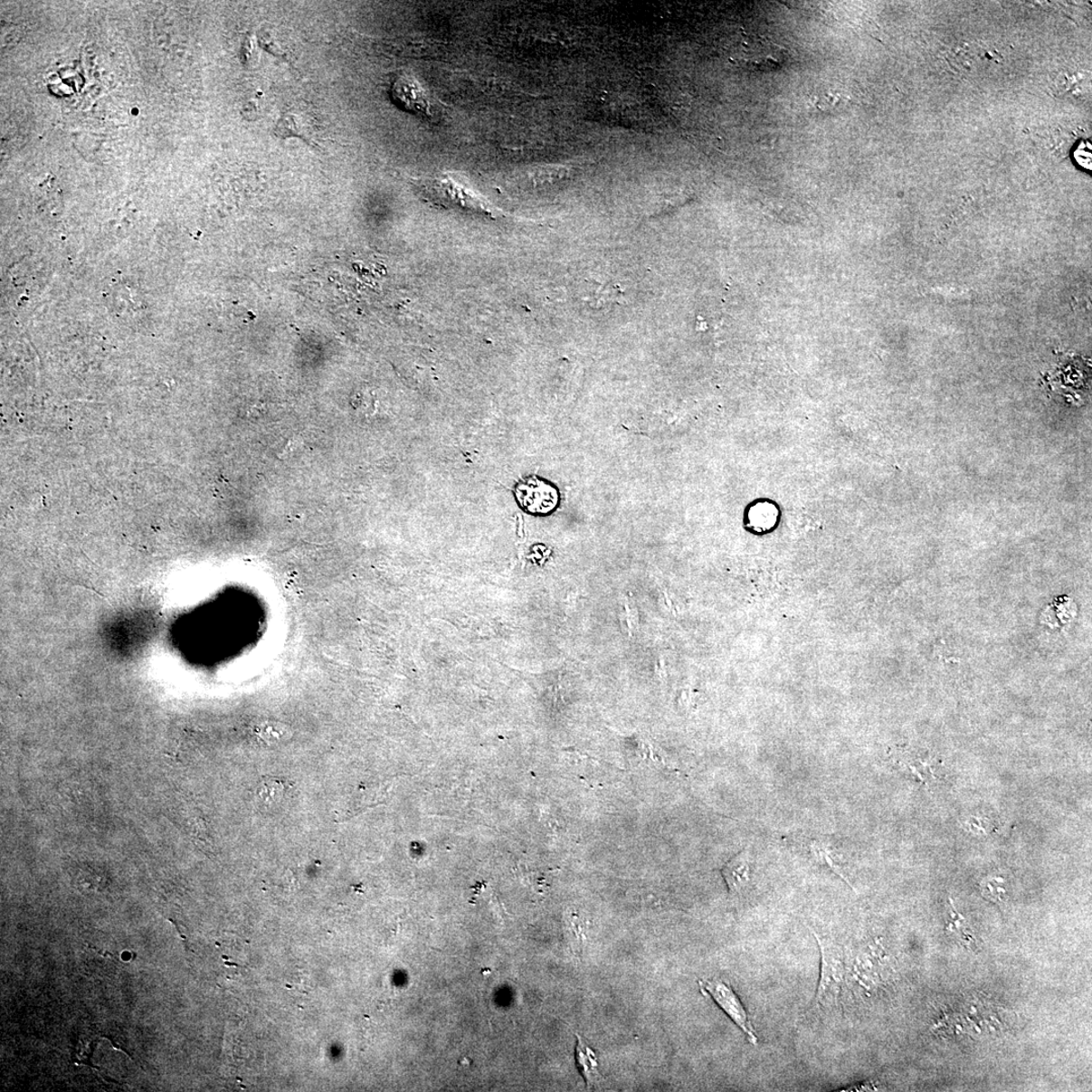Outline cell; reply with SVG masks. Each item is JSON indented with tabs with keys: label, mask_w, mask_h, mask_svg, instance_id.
<instances>
[{
	"label": "cell",
	"mask_w": 1092,
	"mask_h": 1092,
	"mask_svg": "<svg viewBox=\"0 0 1092 1092\" xmlns=\"http://www.w3.org/2000/svg\"><path fill=\"white\" fill-rule=\"evenodd\" d=\"M283 793V787L280 782L275 780L263 781L262 784L258 788V796L263 802H275L280 798Z\"/></svg>",
	"instance_id": "30bf717a"
},
{
	"label": "cell",
	"mask_w": 1092,
	"mask_h": 1092,
	"mask_svg": "<svg viewBox=\"0 0 1092 1092\" xmlns=\"http://www.w3.org/2000/svg\"><path fill=\"white\" fill-rule=\"evenodd\" d=\"M743 63L755 71H771L783 66L788 59V52L767 37L753 36L743 44Z\"/></svg>",
	"instance_id": "277c9868"
},
{
	"label": "cell",
	"mask_w": 1092,
	"mask_h": 1092,
	"mask_svg": "<svg viewBox=\"0 0 1092 1092\" xmlns=\"http://www.w3.org/2000/svg\"><path fill=\"white\" fill-rule=\"evenodd\" d=\"M392 96L406 110L417 115H430L427 93L413 77L403 75L392 86Z\"/></svg>",
	"instance_id": "5b68a950"
},
{
	"label": "cell",
	"mask_w": 1092,
	"mask_h": 1092,
	"mask_svg": "<svg viewBox=\"0 0 1092 1092\" xmlns=\"http://www.w3.org/2000/svg\"><path fill=\"white\" fill-rule=\"evenodd\" d=\"M577 1039L575 1060H577L578 1068L584 1081L587 1082L589 1087H592L601 1078L597 1056L579 1035H577Z\"/></svg>",
	"instance_id": "ba28073f"
},
{
	"label": "cell",
	"mask_w": 1092,
	"mask_h": 1092,
	"mask_svg": "<svg viewBox=\"0 0 1092 1092\" xmlns=\"http://www.w3.org/2000/svg\"><path fill=\"white\" fill-rule=\"evenodd\" d=\"M811 849L813 856L819 862L828 866L833 873L840 877L849 887L852 888V884H850L844 872V868L838 862V853L835 850L831 849L828 842L821 840L813 841Z\"/></svg>",
	"instance_id": "9c48e42d"
},
{
	"label": "cell",
	"mask_w": 1092,
	"mask_h": 1092,
	"mask_svg": "<svg viewBox=\"0 0 1092 1092\" xmlns=\"http://www.w3.org/2000/svg\"><path fill=\"white\" fill-rule=\"evenodd\" d=\"M433 189L441 194L440 196L442 197L443 200L451 201V203L453 201L455 204L464 206V208H471L488 212V206L486 204L480 201L478 197L469 192L468 189L455 184L453 180L442 179L441 182H435Z\"/></svg>",
	"instance_id": "52a82bcc"
},
{
	"label": "cell",
	"mask_w": 1092,
	"mask_h": 1092,
	"mask_svg": "<svg viewBox=\"0 0 1092 1092\" xmlns=\"http://www.w3.org/2000/svg\"><path fill=\"white\" fill-rule=\"evenodd\" d=\"M699 985L701 992L709 994L728 1018L742 1030L749 1042L754 1046L758 1045L759 1038L756 1036L749 1013L732 986L721 979L704 980V982H699Z\"/></svg>",
	"instance_id": "7a4b0ae2"
},
{
	"label": "cell",
	"mask_w": 1092,
	"mask_h": 1092,
	"mask_svg": "<svg viewBox=\"0 0 1092 1092\" xmlns=\"http://www.w3.org/2000/svg\"><path fill=\"white\" fill-rule=\"evenodd\" d=\"M1076 158L1080 166L1091 168V146L1089 143H1083L1076 152Z\"/></svg>",
	"instance_id": "8fae6325"
},
{
	"label": "cell",
	"mask_w": 1092,
	"mask_h": 1092,
	"mask_svg": "<svg viewBox=\"0 0 1092 1092\" xmlns=\"http://www.w3.org/2000/svg\"><path fill=\"white\" fill-rule=\"evenodd\" d=\"M514 495L521 508L533 515H548L560 504L557 489L537 477L519 481L514 489Z\"/></svg>",
	"instance_id": "3957f363"
},
{
	"label": "cell",
	"mask_w": 1092,
	"mask_h": 1092,
	"mask_svg": "<svg viewBox=\"0 0 1092 1092\" xmlns=\"http://www.w3.org/2000/svg\"><path fill=\"white\" fill-rule=\"evenodd\" d=\"M721 875L724 877L729 893L736 897L742 896V894L750 888L752 883V854L750 850L745 848L741 853L730 859L724 868H722Z\"/></svg>",
	"instance_id": "8992f818"
},
{
	"label": "cell",
	"mask_w": 1092,
	"mask_h": 1092,
	"mask_svg": "<svg viewBox=\"0 0 1092 1092\" xmlns=\"http://www.w3.org/2000/svg\"><path fill=\"white\" fill-rule=\"evenodd\" d=\"M821 954V978L811 1011L825 1014L841 1012L840 997L846 984L845 952L829 938L813 933Z\"/></svg>",
	"instance_id": "6da1fadb"
}]
</instances>
